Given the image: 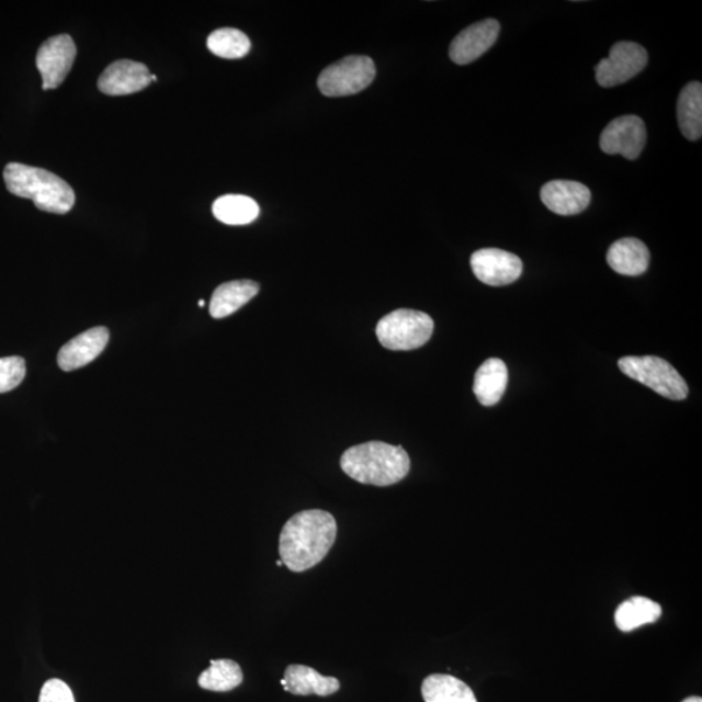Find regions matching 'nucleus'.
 Listing matches in <instances>:
<instances>
[{
	"label": "nucleus",
	"mask_w": 702,
	"mask_h": 702,
	"mask_svg": "<svg viewBox=\"0 0 702 702\" xmlns=\"http://www.w3.org/2000/svg\"><path fill=\"white\" fill-rule=\"evenodd\" d=\"M337 537L331 512L314 509L297 512L280 533L279 553L293 573H305L327 557Z\"/></svg>",
	"instance_id": "obj_1"
},
{
	"label": "nucleus",
	"mask_w": 702,
	"mask_h": 702,
	"mask_svg": "<svg viewBox=\"0 0 702 702\" xmlns=\"http://www.w3.org/2000/svg\"><path fill=\"white\" fill-rule=\"evenodd\" d=\"M340 465L342 472L358 483L389 487L405 479L411 462L403 446L370 441L348 449Z\"/></svg>",
	"instance_id": "obj_2"
},
{
	"label": "nucleus",
	"mask_w": 702,
	"mask_h": 702,
	"mask_svg": "<svg viewBox=\"0 0 702 702\" xmlns=\"http://www.w3.org/2000/svg\"><path fill=\"white\" fill-rule=\"evenodd\" d=\"M3 178L11 194L32 200L35 207L46 213L65 215L75 206L73 189L50 171L10 163L4 168Z\"/></svg>",
	"instance_id": "obj_3"
},
{
	"label": "nucleus",
	"mask_w": 702,
	"mask_h": 702,
	"mask_svg": "<svg viewBox=\"0 0 702 702\" xmlns=\"http://www.w3.org/2000/svg\"><path fill=\"white\" fill-rule=\"evenodd\" d=\"M434 322L426 313L399 308L385 315L376 326L378 342L389 350H414L426 346L433 333Z\"/></svg>",
	"instance_id": "obj_4"
},
{
	"label": "nucleus",
	"mask_w": 702,
	"mask_h": 702,
	"mask_svg": "<svg viewBox=\"0 0 702 702\" xmlns=\"http://www.w3.org/2000/svg\"><path fill=\"white\" fill-rule=\"evenodd\" d=\"M618 366L624 375L673 401H682L688 396V385L669 362L658 356H624Z\"/></svg>",
	"instance_id": "obj_5"
},
{
	"label": "nucleus",
	"mask_w": 702,
	"mask_h": 702,
	"mask_svg": "<svg viewBox=\"0 0 702 702\" xmlns=\"http://www.w3.org/2000/svg\"><path fill=\"white\" fill-rule=\"evenodd\" d=\"M375 76L374 60L369 56L350 55L322 70L318 87L327 97L353 95L369 88Z\"/></svg>",
	"instance_id": "obj_6"
},
{
	"label": "nucleus",
	"mask_w": 702,
	"mask_h": 702,
	"mask_svg": "<svg viewBox=\"0 0 702 702\" xmlns=\"http://www.w3.org/2000/svg\"><path fill=\"white\" fill-rule=\"evenodd\" d=\"M648 65V53L635 42H618L608 58L596 67V80L602 88H613L627 82Z\"/></svg>",
	"instance_id": "obj_7"
},
{
	"label": "nucleus",
	"mask_w": 702,
	"mask_h": 702,
	"mask_svg": "<svg viewBox=\"0 0 702 702\" xmlns=\"http://www.w3.org/2000/svg\"><path fill=\"white\" fill-rule=\"evenodd\" d=\"M77 48L68 34L48 38L37 53L35 65L42 76V88L52 90L59 88L72 69Z\"/></svg>",
	"instance_id": "obj_8"
},
{
	"label": "nucleus",
	"mask_w": 702,
	"mask_h": 702,
	"mask_svg": "<svg viewBox=\"0 0 702 702\" xmlns=\"http://www.w3.org/2000/svg\"><path fill=\"white\" fill-rule=\"evenodd\" d=\"M647 144V128L641 117L626 115L614 118L600 137L601 150L608 156H620L635 160Z\"/></svg>",
	"instance_id": "obj_9"
},
{
	"label": "nucleus",
	"mask_w": 702,
	"mask_h": 702,
	"mask_svg": "<svg viewBox=\"0 0 702 702\" xmlns=\"http://www.w3.org/2000/svg\"><path fill=\"white\" fill-rule=\"evenodd\" d=\"M477 280L489 286H503L521 278L523 263L516 254L500 249H482L472 257Z\"/></svg>",
	"instance_id": "obj_10"
},
{
	"label": "nucleus",
	"mask_w": 702,
	"mask_h": 702,
	"mask_svg": "<svg viewBox=\"0 0 702 702\" xmlns=\"http://www.w3.org/2000/svg\"><path fill=\"white\" fill-rule=\"evenodd\" d=\"M501 26L495 19L469 25L453 39L449 55L455 65H469L486 54L496 44Z\"/></svg>",
	"instance_id": "obj_11"
},
{
	"label": "nucleus",
	"mask_w": 702,
	"mask_h": 702,
	"mask_svg": "<svg viewBox=\"0 0 702 702\" xmlns=\"http://www.w3.org/2000/svg\"><path fill=\"white\" fill-rule=\"evenodd\" d=\"M151 83L149 68L143 63L117 60L112 63L98 79V88L107 95H128L138 93Z\"/></svg>",
	"instance_id": "obj_12"
},
{
	"label": "nucleus",
	"mask_w": 702,
	"mask_h": 702,
	"mask_svg": "<svg viewBox=\"0 0 702 702\" xmlns=\"http://www.w3.org/2000/svg\"><path fill=\"white\" fill-rule=\"evenodd\" d=\"M540 199L552 213L571 216L582 213L591 203L592 195L581 182L553 180L542 188Z\"/></svg>",
	"instance_id": "obj_13"
},
{
	"label": "nucleus",
	"mask_w": 702,
	"mask_h": 702,
	"mask_svg": "<svg viewBox=\"0 0 702 702\" xmlns=\"http://www.w3.org/2000/svg\"><path fill=\"white\" fill-rule=\"evenodd\" d=\"M110 340L109 329L95 327L70 340L59 351L58 363L63 371H75L87 366L107 347Z\"/></svg>",
	"instance_id": "obj_14"
},
{
	"label": "nucleus",
	"mask_w": 702,
	"mask_h": 702,
	"mask_svg": "<svg viewBox=\"0 0 702 702\" xmlns=\"http://www.w3.org/2000/svg\"><path fill=\"white\" fill-rule=\"evenodd\" d=\"M284 690L296 697L327 698L339 692L340 680L333 677L321 676L320 672L305 665H290L286 667L284 678L281 679Z\"/></svg>",
	"instance_id": "obj_15"
},
{
	"label": "nucleus",
	"mask_w": 702,
	"mask_h": 702,
	"mask_svg": "<svg viewBox=\"0 0 702 702\" xmlns=\"http://www.w3.org/2000/svg\"><path fill=\"white\" fill-rule=\"evenodd\" d=\"M607 261L620 275L641 276L648 270L650 254L644 242L627 237L610 246Z\"/></svg>",
	"instance_id": "obj_16"
},
{
	"label": "nucleus",
	"mask_w": 702,
	"mask_h": 702,
	"mask_svg": "<svg viewBox=\"0 0 702 702\" xmlns=\"http://www.w3.org/2000/svg\"><path fill=\"white\" fill-rule=\"evenodd\" d=\"M259 293V284L251 280H237L222 284L216 287L213 298L210 302V314L215 319L227 318V316L240 310Z\"/></svg>",
	"instance_id": "obj_17"
},
{
	"label": "nucleus",
	"mask_w": 702,
	"mask_h": 702,
	"mask_svg": "<svg viewBox=\"0 0 702 702\" xmlns=\"http://www.w3.org/2000/svg\"><path fill=\"white\" fill-rule=\"evenodd\" d=\"M509 382L507 364L498 358H490L476 371L474 393L483 406H495L501 401Z\"/></svg>",
	"instance_id": "obj_18"
},
{
	"label": "nucleus",
	"mask_w": 702,
	"mask_h": 702,
	"mask_svg": "<svg viewBox=\"0 0 702 702\" xmlns=\"http://www.w3.org/2000/svg\"><path fill=\"white\" fill-rule=\"evenodd\" d=\"M426 702H477L472 688L461 679L446 673H432L421 684Z\"/></svg>",
	"instance_id": "obj_19"
},
{
	"label": "nucleus",
	"mask_w": 702,
	"mask_h": 702,
	"mask_svg": "<svg viewBox=\"0 0 702 702\" xmlns=\"http://www.w3.org/2000/svg\"><path fill=\"white\" fill-rule=\"evenodd\" d=\"M678 123L683 136L698 140L702 136V86L701 82L688 83L679 95Z\"/></svg>",
	"instance_id": "obj_20"
},
{
	"label": "nucleus",
	"mask_w": 702,
	"mask_h": 702,
	"mask_svg": "<svg viewBox=\"0 0 702 702\" xmlns=\"http://www.w3.org/2000/svg\"><path fill=\"white\" fill-rule=\"evenodd\" d=\"M661 615L663 608L658 602L636 596L618 607L614 620L618 629L630 632L644 624L657 622Z\"/></svg>",
	"instance_id": "obj_21"
},
{
	"label": "nucleus",
	"mask_w": 702,
	"mask_h": 702,
	"mask_svg": "<svg viewBox=\"0 0 702 702\" xmlns=\"http://www.w3.org/2000/svg\"><path fill=\"white\" fill-rule=\"evenodd\" d=\"M213 213L217 220L227 226H246L257 219L259 206L250 196L228 194L214 202Z\"/></svg>",
	"instance_id": "obj_22"
},
{
	"label": "nucleus",
	"mask_w": 702,
	"mask_h": 702,
	"mask_svg": "<svg viewBox=\"0 0 702 702\" xmlns=\"http://www.w3.org/2000/svg\"><path fill=\"white\" fill-rule=\"evenodd\" d=\"M242 682L241 667L231 659H213L199 678L200 687L213 692H229Z\"/></svg>",
	"instance_id": "obj_23"
},
{
	"label": "nucleus",
	"mask_w": 702,
	"mask_h": 702,
	"mask_svg": "<svg viewBox=\"0 0 702 702\" xmlns=\"http://www.w3.org/2000/svg\"><path fill=\"white\" fill-rule=\"evenodd\" d=\"M207 47L219 58L241 59L249 54L251 42L248 35L235 27H222L208 35Z\"/></svg>",
	"instance_id": "obj_24"
},
{
	"label": "nucleus",
	"mask_w": 702,
	"mask_h": 702,
	"mask_svg": "<svg viewBox=\"0 0 702 702\" xmlns=\"http://www.w3.org/2000/svg\"><path fill=\"white\" fill-rule=\"evenodd\" d=\"M25 361L21 356L0 358V393L11 392L23 383Z\"/></svg>",
	"instance_id": "obj_25"
},
{
	"label": "nucleus",
	"mask_w": 702,
	"mask_h": 702,
	"mask_svg": "<svg viewBox=\"0 0 702 702\" xmlns=\"http://www.w3.org/2000/svg\"><path fill=\"white\" fill-rule=\"evenodd\" d=\"M39 702H76L69 686L60 679H50L42 687Z\"/></svg>",
	"instance_id": "obj_26"
},
{
	"label": "nucleus",
	"mask_w": 702,
	"mask_h": 702,
	"mask_svg": "<svg viewBox=\"0 0 702 702\" xmlns=\"http://www.w3.org/2000/svg\"><path fill=\"white\" fill-rule=\"evenodd\" d=\"M682 702H702V699L698 697H692L683 700Z\"/></svg>",
	"instance_id": "obj_27"
},
{
	"label": "nucleus",
	"mask_w": 702,
	"mask_h": 702,
	"mask_svg": "<svg viewBox=\"0 0 702 702\" xmlns=\"http://www.w3.org/2000/svg\"><path fill=\"white\" fill-rule=\"evenodd\" d=\"M151 81L152 82H157L158 81V77L156 75H151Z\"/></svg>",
	"instance_id": "obj_28"
},
{
	"label": "nucleus",
	"mask_w": 702,
	"mask_h": 702,
	"mask_svg": "<svg viewBox=\"0 0 702 702\" xmlns=\"http://www.w3.org/2000/svg\"><path fill=\"white\" fill-rule=\"evenodd\" d=\"M276 565H278L279 567L284 566L283 561H281V559H280V561H278V562H276Z\"/></svg>",
	"instance_id": "obj_29"
},
{
	"label": "nucleus",
	"mask_w": 702,
	"mask_h": 702,
	"mask_svg": "<svg viewBox=\"0 0 702 702\" xmlns=\"http://www.w3.org/2000/svg\"><path fill=\"white\" fill-rule=\"evenodd\" d=\"M199 305H200L201 307L205 306V301H202V299H201V301L199 302Z\"/></svg>",
	"instance_id": "obj_30"
}]
</instances>
